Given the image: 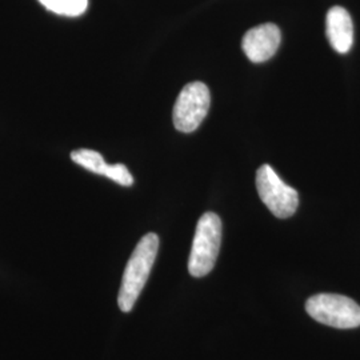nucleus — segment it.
<instances>
[{"instance_id":"f257e3e1","label":"nucleus","mask_w":360,"mask_h":360,"mask_svg":"<svg viewBox=\"0 0 360 360\" xmlns=\"http://www.w3.org/2000/svg\"><path fill=\"white\" fill-rule=\"evenodd\" d=\"M159 250V236L150 232L144 235L135 247L122 278V284L117 296L119 309L129 312L134 309L138 297L148 281L155 259Z\"/></svg>"},{"instance_id":"f03ea898","label":"nucleus","mask_w":360,"mask_h":360,"mask_svg":"<svg viewBox=\"0 0 360 360\" xmlns=\"http://www.w3.org/2000/svg\"><path fill=\"white\" fill-rule=\"evenodd\" d=\"M221 243V220L217 214L207 212L199 219L188 259V271L195 278L208 275L218 259Z\"/></svg>"},{"instance_id":"7ed1b4c3","label":"nucleus","mask_w":360,"mask_h":360,"mask_svg":"<svg viewBox=\"0 0 360 360\" xmlns=\"http://www.w3.org/2000/svg\"><path fill=\"white\" fill-rule=\"evenodd\" d=\"M309 316L334 328H356L360 326V306L347 296L318 294L306 302Z\"/></svg>"},{"instance_id":"20e7f679","label":"nucleus","mask_w":360,"mask_h":360,"mask_svg":"<svg viewBox=\"0 0 360 360\" xmlns=\"http://www.w3.org/2000/svg\"><path fill=\"white\" fill-rule=\"evenodd\" d=\"M257 190L262 202L276 218L287 219L295 214L299 193L285 184L269 165H263L257 171Z\"/></svg>"},{"instance_id":"39448f33","label":"nucleus","mask_w":360,"mask_h":360,"mask_svg":"<svg viewBox=\"0 0 360 360\" xmlns=\"http://www.w3.org/2000/svg\"><path fill=\"white\" fill-rule=\"evenodd\" d=\"M210 90L205 83L193 82L180 91L174 105V126L175 129L188 134L200 126L210 108Z\"/></svg>"},{"instance_id":"423d86ee","label":"nucleus","mask_w":360,"mask_h":360,"mask_svg":"<svg viewBox=\"0 0 360 360\" xmlns=\"http://www.w3.org/2000/svg\"><path fill=\"white\" fill-rule=\"evenodd\" d=\"M281 40L282 35L279 27L266 23L247 31L242 41V49L252 63H263L276 53Z\"/></svg>"},{"instance_id":"0eeeda50","label":"nucleus","mask_w":360,"mask_h":360,"mask_svg":"<svg viewBox=\"0 0 360 360\" xmlns=\"http://www.w3.org/2000/svg\"><path fill=\"white\" fill-rule=\"evenodd\" d=\"M326 34L331 47L339 53H347L354 43L351 16L343 7H333L326 18Z\"/></svg>"},{"instance_id":"6e6552de","label":"nucleus","mask_w":360,"mask_h":360,"mask_svg":"<svg viewBox=\"0 0 360 360\" xmlns=\"http://www.w3.org/2000/svg\"><path fill=\"white\" fill-rule=\"evenodd\" d=\"M71 159L77 163L79 166H82L86 169H89L94 174H99L103 175L105 178L110 176L111 174V165H107L104 162L103 156L94 151V150H89V148H80L77 151L71 153Z\"/></svg>"},{"instance_id":"1a4fd4ad","label":"nucleus","mask_w":360,"mask_h":360,"mask_svg":"<svg viewBox=\"0 0 360 360\" xmlns=\"http://www.w3.org/2000/svg\"><path fill=\"white\" fill-rule=\"evenodd\" d=\"M49 11L63 16H79L86 13L89 0H39Z\"/></svg>"}]
</instances>
